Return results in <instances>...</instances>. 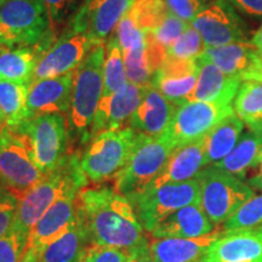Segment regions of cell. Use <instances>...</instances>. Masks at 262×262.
Returning <instances> with one entry per match:
<instances>
[{"instance_id": "9c48e42d", "label": "cell", "mask_w": 262, "mask_h": 262, "mask_svg": "<svg viewBox=\"0 0 262 262\" xmlns=\"http://www.w3.org/2000/svg\"><path fill=\"white\" fill-rule=\"evenodd\" d=\"M129 201L135 209L141 225L150 234L179 209L199 203V183L194 178L185 182L147 187Z\"/></svg>"}, {"instance_id": "7bdbcfd3", "label": "cell", "mask_w": 262, "mask_h": 262, "mask_svg": "<svg viewBox=\"0 0 262 262\" xmlns=\"http://www.w3.org/2000/svg\"><path fill=\"white\" fill-rule=\"evenodd\" d=\"M227 2L249 15L262 16V0H227Z\"/></svg>"}, {"instance_id": "d4e9b609", "label": "cell", "mask_w": 262, "mask_h": 262, "mask_svg": "<svg viewBox=\"0 0 262 262\" xmlns=\"http://www.w3.org/2000/svg\"><path fill=\"white\" fill-rule=\"evenodd\" d=\"M90 244L89 233L80 214L66 233L40 249L42 262H81L84 251Z\"/></svg>"}, {"instance_id": "ffe728a7", "label": "cell", "mask_w": 262, "mask_h": 262, "mask_svg": "<svg viewBox=\"0 0 262 262\" xmlns=\"http://www.w3.org/2000/svg\"><path fill=\"white\" fill-rule=\"evenodd\" d=\"M208 166L205 157L204 137L176 146L166 160L159 175L148 187H158L165 183L185 182L194 179L199 171Z\"/></svg>"}, {"instance_id": "bcb514c9", "label": "cell", "mask_w": 262, "mask_h": 262, "mask_svg": "<svg viewBox=\"0 0 262 262\" xmlns=\"http://www.w3.org/2000/svg\"><path fill=\"white\" fill-rule=\"evenodd\" d=\"M19 262H42L40 249L37 248H27Z\"/></svg>"}, {"instance_id": "2e32d148", "label": "cell", "mask_w": 262, "mask_h": 262, "mask_svg": "<svg viewBox=\"0 0 262 262\" xmlns=\"http://www.w3.org/2000/svg\"><path fill=\"white\" fill-rule=\"evenodd\" d=\"M73 77L74 72H71L60 77L32 81L27 98L29 118L40 114L70 112Z\"/></svg>"}, {"instance_id": "484cf974", "label": "cell", "mask_w": 262, "mask_h": 262, "mask_svg": "<svg viewBox=\"0 0 262 262\" xmlns=\"http://www.w3.org/2000/svg\"><path fill=\"white\" fill-rule=\"evenodd\" d=\"M244 122L233 113L226 117L204 136L208 165H215L234 148L244 130Z\"/></svg>"}, {"instance_id": "e575fe53", "label": "cell", "mask_w": 262, "mask_h": 262, "mask_svg": "<svg viewBox=\"0 0 262 262\" xmlns=\"http://www.w3.org/2000/svg\"><path fill=\"white\" fill-rule=\"evenodd\" d=\"M189 25L191 24L179 18L178 16L171 14V12H168L165 18L155 29L147 31L146 33L157 44L168 51L175 44L176 40L185 33Z\"/></svg>"}, {"instance_id": "ba28073f", "label": "cell", "mask_w": 262, "mask_h": 262, "mask_svg": "<svg viewBox=\"0 0 262 262\" xmlns=\"http://www.w3.org/2000/svg\"><path fill=\"white\" fill-rule=\"evenodd\" d=\"M50 25V16L41 0H5L0 6V47L37 45Z\"/></svg>"}, {"instance_id": "30bf717a", "label": "cell", "mask_w": 262, "mask_h": 262, "mask_svg": "<svg viewBox=\"0 0 262 262\" xmlns=\"http://www.w3.org/2000/svg\"><path fill=\"white\" fill-rule=\"evenodd\" d=\"M44 176L33 162L24 141L10 127L4 126L0 133V186L19 199Z\"/></svg>"}, {"instance_id": "9a60e30c", "label": "cell", "mask_w": 262, "mask_h": 262, "mask_svg": "<svg viewBox=\"0 0 262 262\" xmlns=\"http://www.w3.org/2000/svg\"><path fill=\"white\" fill-rule=\"evenodd\" d=\"M146 88L129 81L126 86L118 93L102 95L95 113L91 127V139L97 134L119 129L126 122L129 123L130 118L142 101Z\"/></svg>"}, {"instance_id": "c3c4849f", "label": "cell", "mask_w": 262, "mask_h": 262, "mask_svg": "<svg viewBox=\"0 0 262 262\" xmlns=\"http://www.w3.org/2000/svg\"><path fill=\"white\" fill-rule=\"evenodd\" d=\"M251 44H253L258 51L262 52V25H261V27L258 28V31L255 33V35L253 37V40H251Z\"/></svg>"}, {"instance_id": "d6a6232c", "label": "cell", "mask_w": 262, "mask_h": 262, "mask_svg": "<svg viewBox=\"0 0 262 262\" xmlns=\"http://www.w3.org/2000/svg\"><path fill=\"white\" fill-rule=\"evenodd\" d=\"M137 26L143 31H152L168 15L169 10L164 0H135L130 9Z\"/></svg>"}, {"instance_id": "f5cc1de1", "label": "cell", "mask_w": 262, "mask_h": 262, "mask_svg": "<svg viewBox=\"0 0 262 262\" xmlns=\"http://www.w3.org/2000/svg\"><path fill=\"white\" fill-rule=\"evenodd\" d=\"M4 2H5V0H0V6L3 5V3H4Z\"/></svg>"}, {"instance_id": "5bb4252c", "label": "cell", "mask_w": 262, "mask_h": 262, "mask_svg": "<svg viewBox=\"0 0 262 262\" xmlns=\"http://www.w3.org/2000/svg\"><path fill=\"white\" fill-rule=\"evenodd\" d=\"M135 0H84L71 21V29L103 44L112 35Z\"/></svg>"}, {"instance_id": "7402d4cb", "label": "cell", "mask_w": 262, "mask_h": 262, "mask_svg": "<svg viewBox=\"0 0 262 262\" xmlns=\"http://www.w3.org/2000/svg\"><path fill=\"white\" fill-rule=\"evenodd\" d=\"M198 64V79L188 102H221L232 103L238 93L242 80L238 77H231L224 73L217 66L202 55L196 58ZM233 104V103H232Z\"/></svg>"}, {"instance_id": "ab89813d", "label": "cell", "mask_w": 262, "mask_h": 262, "mask_svg": "<svg viewBox=\"0 0 262 262\" xmlns=\"http://www.w3.org/2000/svg\"><path fill=\"white\" fill-rule=\"evenodd\" d=\"M47 8L51 24H62L78 11L81 0H41Z\"/></svg>"}, {"instance_id": "f1b7e54d", "label": "cell", "mask_w": 262, "mask_h": 262, "mask_svg": "<svg viewBox=\"0 0 262 262\" xmlns=\"http://www.w3.org/2000/svg\"><path fill=\"white\" fill-rule=\"evenodd\" d=\"M29 85L0 79V114L5 126L14 129L29 118L27 98Z\"/></svg>"}, {"instance_id": "8992f818", "label": "cell", "mask_w": 262, "mask_h": 262, "mask_svg": "<svg viewBox=\"0 0 262 262\" xmlns=\"http://www.w3.org/2000/svg\"><path fill=\"white\" fill-rule=\"evenodd\" d=\"M175 147L165 134L159 137L139 134L125 166L114 180L113 188L127 199L139 194L159 175Z\"/></svg>"}, {"instance_id": "83f0119b", "label": "cell", "mask_w": 262, "mask_h": 262, "mask_svg": "<svg viewBox=\"0 0 262 262\" xmlns=\"http://www.w3.org/2000/svg\"><path fill=\"white\" fill-rule=\"evenodd\" d=\"M39 57L32 48L0 47V79L31 84Z\"/></svg>"}, {"instance_id": "816d5d0a", "label": "cell", "mask_w": 262, "mask_h": 262, "mask_svg": "<svg viewBox=\"0 0 262 262\" xmlns=\"http://www.w3.org/2000/svg\"><path fill=\"white\" fill-rule=\"evenodd\" d=\"M4 126H5V124H4V122H3L2 114H0V133H2V130L4 129Z\"/></svg>"}, {"instance_id": "cb8c5ba5", "label": "cell", "mask_w": 262, "mask_h": 262, "mask_svg": "<svg viewBox=\"0 0 262 262\" xmlns=\"http://www.w3.org/2000/svg\"><path fill=\"white\" fill-rule=\"evenodd\" d=\"M258 50L251 41L232 42L219 48L206 49L203 56L231 77L245 80L253 70Z\"/></svg>"}, {"instance_id": "8d00e7d4", "label": "cell", "mask_w": 262, "mask_h": 262, "mask_svg": "<svg viewBox=\"0 0 262 262\" xmlns=\"http://www.w3.org/2000/svg\"><path fill=\"white\" fill-rule=\"evenodd\" d=\"M116 33L123 52L135 51L147 48L146 32L137 26L130 10L118 24Z\"/></svg>"}, {"instance_id": "f907efd6", "label": "cell", "mask_w": 262, "mask_h": 262, "mask_svg": "<svg viewBox=\"0 0 262 262\" xmlns=\"http://www.w3.org/2000/svg\"><path fill=\"white\" fill-rule=\"evenodd\" d=\"M196 262H215V261H214V260H211V258L209 257L208 255H205L204 257H202L201 260H198V261H196Z\"/></svg>"}, {"instance_id": "5b68a950", "label": "cell", "mask_w": 262, "mask_h": 262, "mask_svg": "<svg viewBox=\"0 0 262 262\" xmlns=\"http://www.w3.org/2000/svg\"><path fill=\"white\" fill-rule=\"evenodd\" d=\"M139 133L130 126L97 134L80 156L81 169L89 183L101 186L114 181L129 159Z\"/></svg>"}, {"instance_id": "1f68e13d", "label": "cell", "mask_w": 262, "mask_h": 262, "mask_svg": "<svg viewBox=\"0 0 262 262\" xmlns=\"http://www.w3.org/2000/svg\"><path fill=\"white\" fill-rule=\"evenodd\" d=\"M198 79V72L182 77L157 78L153 77L152 84L160 91L166 100L176 106L188 102Z\"/></svg>"}, {"instance_id": "6da1fadb", "label": "cell", "mask_w": 262, "mask_h": 262, "mask_svg": "<svg viewBox=\"0 0 262 262\" xmlns=\"http://www.w3.org/2000/svg\"><path fill=\"white\" fill-rule=\"evenodd\" d=\"M78 202L90 243L130 253L148 242L133 204L113 187H85L78 193Z\"/></svg>"}, {"instance_id": "60d3db41", "label": "cell", "mask_w": 262, "mask_h": 262, "mask_svg": "<svg viewBox=\"0 0 262 262\" xmlns=\"http://www.w3.org/2000/svg\"><path fill=\"white\" fill-rule=\"evenodd\" d=\"M169 12L192 24L195 16L205 8V0H164Z\"/></svg>"}, {"instance_id": "db71d44e", "label": "cell", "mask_w": 262, "mask_h": 262, "mask_svg": "<svg viewBox=\"0 0 262 262\" xmlns=\"http://www.w3.org/2000/svg\"><path fill=\"white\" fill-rule=\"evenodd\" d=\"M2 189H4V188H3V187H2V186H0V191H2Z\"/></svg>"}, {"instance_id": "e0dca14e", "label": "cell", "mask_w": 262, "mask_h": 262, "mask_svg": "<svg viewBox=\"0 0 262 262\" xmlns=\"http://www.w3.org/2000/svg\"><path fill=\"white\" fill-rule=\"evenodd\" d=\"M78 193L63 195L48 209L29 232L27 248L42 249L70 229L79 217Z\"/></svg>"}, {"instance_id": "ac0fdd59", "label": "cell", "mask_w": 262, "mask_h": 262, "mask_svg": "<svg viewBox=\"0 0 262 262\" xmlns=\"http://www.w3.org/2000/svg\"><path fill=\"white\" fill-rule=\"evenodd\" d=\"M206 255L215 262H262V225L224 231Z\"/></svg>"}, {"instance_id": "603a6c76", "label": "cell", "mask_w": 262, "mask_h": 262, "mask_svg": "<svg viewBox=\"0 0 262 262\" xmlns=\"http://www.w3.org/2000/svg\"><path fill=\"white\" fill-rule=\"evenodd\" d=\"M215 228L201 204L193 203L166 217L150 235L152 238H195L210 233Z\"/></svg>"}, {"instance_id": "52a82bcc", "label": "cell", "mask_w": 262, "mask_h": 262, "mask_svg": "<svg viewBox=\"0 0 262 262\" xmlns=\"http://www.w3.org/2000/svg\"><path fill=\"white\" fill-rule=\"evenodd\" d=\"M199 183V204L215 226H220L255 195L243 180L225 170L208 165L195 176Z\"/></svg>"}, {"instance_id": "277c9868", "label": "cell", "mask_w": 262, "mask_h": 262, "mask_svg": "<svg viewBox=\"0 0 262 262\" xmlns=\"http://www.w3.org/2000/svg\"><path fill=\"white\" fill-rule=\"evenodd\" d=\"M106 47L98 44L74 71L70 126L78 134L81 142L91 139L95 113L103 95V63Z\"/></svg>"}, {"instance_id": "7a4b0ae2", "label": "cell", "mask_w": 262, "mask_h": 262, "mask_svg": "<svg viewBox=\"0 0 262 262\" xmlns=\"http://www.w3.org/2000/svg\"><path fill=\"white\" fill-rule=\"evenodd\" d=\"M88 183L89 181L80 165V155L70 153L56 170L45 175L40 182L18 199L12 227L28 237L33 226L52 204L66 194L80 192Z\"/></svg>"}, {"instance_id": "7c38bea8", "label": "cell", "mask_w": 262, "mask_h": 262, "mask_svg": "<svg viewBox=\"0 0 262 262\" xmlns=\"http://www.w3.org/2000/svg\"><path fill=\"white\" fill-rule=\"evenodd\" d=\"M191 25L202 35L206 49L247 41V28L227 0H215L206 5Z\"/></svg>"}, {"instance_id": "f546056e", "label": "cell", "mask_w": 262, "mask_h": 262, "mask_svg": "<svg viewBox=\"0 0 262 262\" xmlns=\"http://www.w3.org/2000/svg\"><path fill=\"white\" fill-rule=\"evenodd\" d=\"M129 83L125 61L117 33L111 35L106 45V57L103 63V95L118 93Z\"/></svg>"}, {"instance_id": "4fadbf2b", "label": "cell", "mask_w": 262, "mask_h": 262, "mask_svg": "<svg viewBox=\"0 0 262 262\" xmlns=\"http://www.w3.org/2000/svg\"><path fill=\"white\" fill-rule=\"evenodd\" d=\"M98 44L100 42H96L85 33L75 32L70 28V31L58 38L39 58L32 81L74 72Z\"/></svg>"}, {"instance_id": "74e56055", "label": "cell", "mask_w": 262, "mask_h": 262, "mask_svg": "<svg viewBox=\"0 0 262 262\" xmlns=\"http://www.w3.org/2000/svg\"><path fill=\"white\" fill-rule=\"evenodd\" d=\"M28 237L11 227L0 237V262H19L27 250Z\"/></svg>"}, {"instance_id": "681fc988", "label": "cell", "mask_w": 262, "mask_h": 262, "mask_svg": "<svg viewBox=\"0 0 262 262\" xmlns=\"http://www.w3.org/2000/svg\"><path fill=\"white\" fill-rule=\"evenodd\" d=\"M249 129H250L251 131H254L255 134H256V135H258L262 139V120L260 123H257L256 125H254V126H251V127H249Z\"/></svg>"}, {"instance_id": "3957f363", "label": "cell", "mask_w": 262, "mask_h": 262, "mask_svg": "<svg viewBox=\"0 0 262 262\" xmlns=\"http://www.w3.org/2000/svg\"><path fill=\"white\" fill-rule=\"evenodd\" d=\"M11 130L24 141L33 162L44 175L56 170L70 156L68 124L63 114L28 118Z\"/></svg>"}, {"instance_id": "7dc6e473", "label": "cell", "mask_w": 262, "mask_h": 262, "mask_svg": "<svg viewBox=\"0 0 262 262\" xmlns=\"http://www.w3.org/2000/svg\"><path fill=\"white\" fill-rule=\"evenodd\" d=\"M248 185L253 189H257V191H262V163L260 164V170L256 175L253 176L248 181Z\"/></svg>"}, {"instance_id": "f35d334b", "label": "cell", "mask_w": 262, "mask_h": 262, "mask_svg": "<svg viewBox=\"0 0 262 262\" xmlns=\"http://www.w3.org/2000/svg\"><path fill=\"white\" fill-rule=\"evenodd\" d=\"M129 253L117 248L90 243L85 249L81 262H127Z\"/></svg>"}, {"instance_id": "44dd1931", "label": "cell", "mask_w": 262, "mask_h": 262, "mask_svg": "<svg viewBox=\"0 0 262 262\" xmlns=\"http://www.w3.org/2000/svg\"><path fill=\"white\" fill-rule=\"evenodd\" d=\"M222 233L224 228L216 227L195 238H153L149 241L150 255L155 262H196L208 254Z\"/></svg>"}, {"instance_id": "d6986e66", "label": "cell", "mask_w": 262, "mask_h": 262, "mask_svg": "<svg viewBox=\"0 0 262 262\" xmlns=\"http://www.w3.org/2000/svg\"><path fill=\"white\" fill-rule=\"evenodd\" d=\"M176 104L170 102L153 84L146 88L140 106L129 120V126L136 133L150 137L164 135L171 123Z\"/></svg>"}, {"instance_id": "b9f144b4", "label": "cell", "mask_w": 262, "mask_h": 262, "mask_svg": "<svg viewBox=\"0 0 262 262\" xmlns=\"http://www.w3.org/2000/svg\"><path fill=\"white\" fill-rule=\"evenodd\" d=\"M17 206L18 199L15 195L10 194L5 189L0 191V237L14 225Z\"/></svg>"}, {"instance_id": "836d02e7", "label": "cell", "mask_w": 262, "mask_h": 262, "mask_svg": "<svg viewBox=\"0 0 262 262\" xmlns=\"http://www.w3.org/2000/svg\"><path fill=\"white\" fill-rule=\"evenodd\" d=\"M262 225V194L253 195L234 212L222 228L224 231L254 227Z\"/></svg>"}, {"instance_id": "ee69618b", "label": "cell", "mask_w": 262, "mask_h": 262, "mask_svg": "<svg viewBox=\"0 0 262 262\" xmlns=\"http://www.w3.org/2000/svg\"><path fill=\"white\" fill-rule=\"evenodd\" d=\"M127 262H155L149 250V241L129 253Z\"/></svg>"}, {"instance_id": "11a10c76", "label": "cell", "mask_w": 262, "mask_h": 262, "mask_svg": "<svg viewBox=\"0 0 262 262\" xmlns=\"http://www.w3.org/2000/svg\"><path fill=\"white\" fill-rule=\"evenodd\" d=\"M214 2H215V0H214Z\"/></svg>"}, {"instance_id": "4316f807", "label": "cell", "mask_w": 262, "mask_h": 262, "mask_svg": "<svg viewBox=\"0 0 262 262\" xmlns=\"http://www.w3.org/2000/svg\"><path fill=\"white\" fill-rule=\"evenodd\" d=\"M261 163L262 139L250 130L242 135L231 153L214 166L239 179H244L249 170L260 166Z\"/></svg>"}, {"instance_id": "d590c367", "label": "cell", "mask_w": 262, "mask_h": 262, "mask_svg": "<svg viewBox=\"0 0 262 262\" xmlns=\"http://www.w3.org/2000/svg\"><path fill=\"white\" fill-rule=\"evenodd\" d=\"M205 50L206 48L202 35L192 25H189L185 33L169 49L168 56L182 60H196L204 54Z\"/></svg>"}, {"instance_id": "4dcf8cb0", "label": "cell", "mask_w": 262, "mask_h": 262, "mask_svg": "<svg viewBox=\"0 0 262 262\" xmlns=\"http://www.w3.org/2000/svg\"><path fill=\"white\" fill-rule=\"evenodd\" d=\"M234 113L249 127L262 120V81L244 80L233 100Z\"/></svg>"}, {"instance_id": "f6af8a7d", "label": "cell", "mask_w": 262, "mask_h": 262, "mask_svg": "<svg viewBox=\"0 0 262 262\" xmlns=\"http://www.w3.org/2000/svg\"><path fill=\"white\" fill-rule=\"evenodd\" d=\"M245 80L262 81V52L261 51H258L253 70H251L250 74L248 75V78Z\"/></svg>"}, {"instance_id": "8fae6325", "label": "cell", "mask_w": 262, "mask_h": 262, "mask_svg": "<svg viewBox=\"0 0 262 262\" xmlns=\"http://www.w3.org/2000/svg\"><path fill=\"white\" fill-rule=\"evenodd\" d=\"M234 113L233 104L215 101H192L176 107L165 135L175 146L202 139L226 117Z\"/></svg>"}]
</instances>
